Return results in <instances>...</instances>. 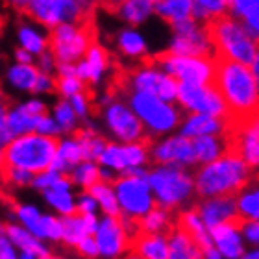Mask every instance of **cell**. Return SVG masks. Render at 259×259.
Returning <instances> with one entry per match:
<instances>
[{
	"label": "cell",
	"instance_id": "31",
	"mask_svg": "<svg viewBox=\"0 0 259 259\" xmlns=\"http://www.w3.org/2000/svg\"><path fill=\"white\" fill-rule=\"evenodd\" d=\"M74 137H78V141L81 143L85 159H89V161H98L106 150V146H108V141L91 128L74 130Z\"/></svg>",
	"mask_w": 259,
	"mask_h": 259
},
{
	"label": "cell",
	"instance_id": "30",
	"mask_svg": "<svg viewBox=\"0 0 259 259\" xmlns=\"http://www.w3.org/2000/svg\"><path fill=\"white\" fill-rule=\"evenodd\" d=\"M24 15H30L32 19L49 28L61 24L60 15H58V0H32L24 11Z\"/></svg>",
	"mask_w": 259,
	"mask_h": 259
},
{
	"label": "cell",
	"instance_id": "35",
	"mask_svg": "<svg viewBox=\"0 0 259 259\" xmlns=\"http://www.w3.org/2000/svg\"><path fill=\"white\" fill-rule=\"evenodd\" d=\"M117 47L124 56L128 58H134V60L141 61L146 54V45L143 41L139 33L132 32V30H122L119 33V39H117Z\"/></svg>",
	"mask_w": 259,
	"mask_h": 259
},
{
	"label": "cell",
	"instance_id": "9",
	"mask_svg": "<svg viewBox=\"0 0 259 259\" xmlns=\"http://www.w3.org/2000/svg\"><path fill=\"white\" fill-rule=\"evenodd\" d=\"M115 191L119 196L122 215L134 221H141L150 209L156 207V196L148 182V176L122 174L115 180Z\"/></svg>",
	"mask_w": 259,
	"mask_h": 259
},
{
	"label": "cell",
	"instance_id": "2",
	"mask_svg": "<svg viewBox=\"0 0 259 259\" xmlns=\"http://www.w3.org/2000/svg\"><path fill=\"white\" fill-rule=\"evenodd\" d=\"M252 180V168L243 157L235 152H224L215 161L202 165L196 176V194L200 198H213V196H237L246 189Z\"/></svg>",
	"mask_w": 259,
	"mask_h": 259
},
{
	"label": "cell",
	"instance_id": "27",
	"mask_svg": "<svg viewBox=\"0 0 259 259\" xmlns=\"http://www.w3.org/2000/svg\"><path fill=\"white\" fill-rule=\"evenodd\" d=\"M87 191L98 200V205H100V209H102L104 215H111V217L122 215V209H120L119 196H117L115 185H111L109 182L100 180V182H97L95 185H91Z\"/></svg>",
	"mask_w": 259,
	"mask_h": 259
},
{
	"label": "cell",
	"instance_id": "41",
	"mask_svg": "<svg viewBox=\"0 0 259 259\" xmlns=\"http://www.w3.org/2000/svg\"><path fill=\"white\" fill-rule=\"evenodd\" d=\"M19 39H21V45L26 50H30L32 54H43L47 45H49V39H43L35 30L28 26H21L19 30Z\"/></svg>",
	"mask_w": 259,
	"mask_h": 259
},
{
	"label": "cell",
	"instance_id": "55",
	"mask_svg": "<svg viewBox=\"0 0 259 259\" xmlns=\"http://www.w3.org/2000/svg\"><path fill=\"white\" fill-rule=\"evenodd\" d=\"M19 259H41V257H39L35 252H32V250H21Z\"/></svg>",
	"mask_w": 259,
	"mask_h": 259
},
{
	"label": "cell",
	"instance_id": "1",
	"mask_svg": "<svg viewBox=\"0 0 259 259\" xmlns=\"http://www.w3.org/2000/svg\"><path fill=\"white\" fill-rule=\"evenodd\" d=\"M211 85L224 98L230 109L228 119H243L259 111V83L252 65L213 54Z\"/></svg>",
	"mask_w": 259,
	"mask_h": 259
},
{
	"label": "cell",
	"instance_id": "47",
	"mask_svg": "<svg viewBox=\"0 0 259 259\" xmlns=\"http://www.w3.org/2000/svg\"><path fill=\"white\" fill-rule=\"evenodd\" d=\"M76 248H78V252H80L85 259H95L100 255V248H98V243H97V237H95V235H87Z\"/></svg>",
	"mask_w": 259,
	"mask_h": 259
},
{
	"label": "cell",
	"instance_id": "32",
	"mask_svg": "<svg viewBox=\"0 0 259 259\" xmlns=\"http://www.w3.org/2000/svg\"><path fill=\"white\" fill-rule=\"evenodd\" d=\"M61 221H63V243L76 248V246L89 235V230H87V224H85V217L76 211L72 215L61 217Z\"/></svg>",
	"mask_w": 259,
	"mask_h": 259
},
{
	"label": "cell",
	"instance_id": "58",
	"mask_svg": "<svg viewBox=\"0 0 259 259\" xmlns=\"http://www.w3.org/2000/svg\"><path fill=\"white\" fill-rule=\"evenodd\" d=\"M43 259H65V257H60V255H52V254H50L49 257H43Z\"/></svg>",
	"mask_w": 259,
	"mask_h": 259
},
{
	"label": "cell",
	"instance_id": "37",
	"mask_svg": "<svg viewBox=\"0 0 259 259\" xmlns=\"http://www.w3.org/2000/svg\"><path fill=\"white\" fill-rule=\"evenodd\" d=\"M152 4L154 2H150V0H126L120 13L130 24H139V22H145L148 15L154 11Z\"/></svg>",
	"mask_w": 259,
	"mask_h": 259
},
{
	"label": "cell",
	"instance_id": "51",
	"mask_svg": "<svg viewBox=\"0 0 259 259\" xmlns=\"http://www.w3.org/2000/svg\"><path fill=\"white\" fill-rule=\"evenodd\" d=\"M126 0H98V6L104 8L108 13H120Z\"/></svg>",
	"mask_w": 259,
	"mask_h": 259
},
{
	"label": "cell",
	"instance_id": "11",
	"mask_svg": "<svg viewBox=\"0 0 259 259\" xmlns=\"http://www.w3.org/2000/svg\"><path fill=\"white\" fill-rule=\"evenodd\" d=\"M178 102L193 113H207L213 117H221V119L230 117V109H228L224 98L217 91V87L211 83L209 85H196V83L180 81Z\"/></svg>",
	"mask_w": 259,
	"mask_h": 259
},
{
	"label": "cell",
	"instance_id": "39",
	"mask_svg": "<svg viewBox=\"0 0 259 259\" xmlns=\"http://www.w3.org/2000/svg\"><path fill=\"white\" fill-rule=\"evenodd\" d=\"M87 89H91V87L87 85L80 76H58L56 78V91L65 98L74 97V95L87 91Z\"/></svg>",
	"mask_w": 259,
	"mask_h": 259
},
{
	"label": "cell",
	"instance_id": "46",
	"mask_svg": "<svg viewBox=\"0 0 259 259\" xmlns=\"http://www.w3.org/2000/svg\"><path fill=\"white\" fill-rule=\"evenodd\" d=\"M76 204H78V213H83V215H97V211L100 209L98 200L95 198L89 191L80 194V196L76 198Z\"/></svg>",
	"mask_w": 259,
	"mask_h": 259
},
{
	"label": "cell",
	"instance_id": "54",
	"mask_svg": "<svg viewBox=\"0 0 259 259\" xmlns=\"http://www.w3.org/2000/svg\"><path fill=\"white\" fill-rule=\"evenodd\" d=\"M17 60H19V63H32V52L26 49L17 50Z\"/></svg>",
	"mask_w": 259,
	"mask_h": 259
},
{
	"label": "cell",
	"instance_id": "16",
	"mask_svg": "<svg viewBox=\"0 0 259 259\" xmlns=\"http://www.w3.org/2000/svg\"><path fill=\"white\" fill-rule=\"evenodd\" d=\"M198 211L207 228H215L224 222L241 221L237 207V196L235 194H226V196H213V198H204L198 205Z\"/></svg>",
	"mask_w": 259,
	"mask_h": 259
},
{
	"label": "cell",
	"instance_id": "52",
	"mask_svg": "<svg viewBox=\"0 0 259 259\" xmlns=\"http://www.w3.org/2000/svg\"><path fill=\"white\" fill-rule=\"evenodd\" d=\"M202 254H204V259H222L224 255L221 254V250L217 248L215 244L209 246V248H204L202 250Z\"/></svg>",
	"mask_w": 259,
	"mask_h": 259
},
{
	"label": "cell",
	"instance_id": "14",
	"mask_svg": "<svg viewBox=\"0 0 259 259\" xmlns=\"http://www.w3.org/2000/svg\"><path fill=\"white\" fill-rule=\"evenodd\" d=\"M95 237L100 248V255L106 259H119L128 250H132V237L120 217L104 215Z\"/></svg>",
	"mask_w": 259,
	"mask_h": 259
},
{
	"label": "cell",
	"instance_id": "7",
	"mask_svg": "<svg viewBox=\"0 0 259 259\" xmlns=\"http://www.w3.org/2000/svg\"><path fill=\"white\" fill-rule=\"evenodd\" d=\"M148 182L152 185L157 205L174 209L189 202L196 193V184L185 167L176 165H157L148 172Z\"/></svg>",
	"mask_w": 259,
	"mask_h": 259
},
{
	"label": "cell",
	"instance_id": "50",
	"mask_svg": "<svg viewBox=\"0 0 259 259\" xmlns=\"http://www.w3.org/2000/svg\"><path fill=\"white\" fill-rule=\"evenodd\" d=\"M15 244L2 233V237H0V259H19V255L15 254Z\"/></svg>",
	"mask_w": 259,
	"mask_h": 259
},
{
	"label": "cell",
	"instance_id": "28",
	"mask_svg": "<svg viewBox=\"0 0 259 259\" xmlns=\"http://www.w3.org/2000/svg\"><path fill=\"white\" fill-rule=\"evenodd\" d=\"M13 215L22 226L39 239H45V213L32 204H15L13 205Z\"/></svg>",
	"mask_w": 259,
	"mask_h": 259
},
{
	"label": "cell",
	"instance_id": "25",
	"mask_svg": "<svg viewBox=\"0 0 259 259\" xmlns=\"http://www.w3.org/2000/svg\"><path fill=\"white\" fill-rule=\"evenodd\" d=\"M43 74V70L33 67L30 63H19L10 67L8 70V81L17 89H24V91L37 93L39 78Z\"/></svg>",
	"mask_w": 259,
	"mask_h": 259
},
{
	"label": "cell",
	"instance_id": "43",
	"mask_svg": "<svg viewBox=\"0 0 259 259\" xmlns=\"http://www.w3.org/2000/svg\"><path fill=\"white\" fill-rule=\"evenodd\" d=\"M230 11L233 15L241 17L243 21L254 19V17L259 15V0H232Z\"/></svg>",
	"mask_w": 259,
	"mask_h": 259
},
{
	"label": "cell",
	"instance_id": "3",
	"mask_svg": "<svg viewBox=\"0 0 259 259\" xmlns=\"http://www.w3.org/2000/svg\"><path fill=\"white\" fill-rule=\"evenodd\" d=\"M202 24L207 32L215 54L248 65L254 63L259 56L257 37H254V33L246 28V24H241L230 10L205 19Z\"/></svg>",
	"mask_w": 259,
	"mask_h": 259
},
{
	"label": "cell",
	"instance_id": "22",
	"mask_svg": "<svg viewBox=\"0 0 259 259\" xmlns=\"http://www.w3.org/2000/svg\"><path fill=\"white\" fill-rule=\"evenodd\" d=\"M176 226H180L182 230H185V232L189 233L191 237L198 243V246L202 250L204 248H209V246H213V237H211V232L209 228H207V224L204 222V219H202V215H200L198 207L196 209H185L182 211L178 215V222H176Z\"/></svg>",
	"mask_w": 259,
	"mask_h": 259
},
{
	"label": "cell",
	"instance_id": "29",
	"mask_svg": "<svg viewBox=\"0 0 259 259\" xmlns=\"http://www.w3.org/2000/svg\"><path fill=\"white\" fill-rule=\"evenodd\" d=\"M141 232L145 233H170L172 232V215L170 209L156 205L139 221Z\"/></svg>",
	"mask_w": 259,
	"mask_h": 259
},
{
	"label": "cell",
	"instance_id": "33",
	"mask_svg": "<svg viewBox=\"0 0 259 259\" xmlns=\"http://www.w3.org/2000/svg\"><path fill=\"white\" fill-rule=\"evenodd\" d=\"M237 207L243 221H259V185L246 187L237 194Z\"/></svg>",
	"mask_w": 259,
	"mask_h": 259
},
{
	"label": "cell",
	"instance_id": "38",
	"mask_svg": "<svg viewBox=\"0 0 259 259\" xmlns=\"http://www.w3.org/2000/svg\"><path fill=\"white\" fill-rule=\"evenodd\" d=\"M194 2V19L204 22L205 19L230 10L232 0H193Z\"/></svg>",
	"mask_w": 259,
	"mask_h": 259
},
{
	"label": "cell",
	"instance_id": "17",
	"mask_svg": "<svg viewBox=\"0 0 259 259\" xmlns=\"http://www.w3.org/2000/svg\"><path fill=\"white\" fill-rule=\"evenodd\" d=\"M211 237L213 243L221 254L226 259H241L244 254V243H243V219L233 222H224L219 226L211 228Z\"/></svg>",
	"mask_w": 259,
	"mask_h": 259
},
{
	"label": "cell",
	"instance_id": "23",
	"mask_svg": "<svg viewBox=\"0 0 259 259\" xmlns=\"http://www.w3.org/2000/svg\"><path fill=\"white\" fill-rule=\"evenodd\" d=\"M81 161H85V154H83V146L78 141V137H69V139L60 141V148L56 154V159L52 163L54 170L63 174H70L74 170L76 165H80Z\"/></svg>",
	"mask_w": 259,
	"mask_h": 259
},
{
	"label": "cell",
	"instance_id": "12",
	"mask_svg": "<svg viewBox=\"0 0 259 259\" xmlns=\"http://www.w3.org/2000/svg\"><path fill=\"white\" fill-rule=\"evenodd\" d=\"M104 117L109 132L120 141V143H135V141L146 139V126L135 113L132 106H126L120 100H111L104 106Z\"/></svg>",
	"mask_w": 259,
	"mask_h": 259
},
{
	"label": "cell",
	"instance_id": "36",
	"mask_svg": "<svg viewBox=\"0 0 259 259\" xmlns=\"http://www.w3.org/2000/svg\"><path fill=\"white\" fill-rule=\"evenodd\" d=\"M47 204L56 209L61 217L72 215L78 211V204H76V198L72 196L70 191H56V189H49L43 193Z\"/></svg>",
	"mask_w": 259,
	"mask_h": 259
},
{
	"label": "cell",
	"instance_id": "53",
	"mask_svg": "<svg viewBox=\"0 0 259 259\" xmlns=\"http://www.w3.org/2000/svg\"><path fill=\"white\" fill-rule=\"evenodd\" d=\"M30 2H32V0H8V4H10L11 8H15L19 13H24L26 8L30 6Z\"/></svg>",
	"mask_w": 259,
	"mask_h": 259
},
{
	"label": "cell",
	"instance_id": "4",
	"mask_svg": "<svg viewBox=\"0 0 259 259\" xmlns=\"http://www.w3.org/2000/svg\"><path fill=\"white\" fill-rule=\"evenodd\" d=\"M58 148L60 139L56 135L39 132L19 135L10 145L2 146V167H19L39 174L52 167Z\"/></svg>",
	"mask_w": 259,
	"mask_h": 259
},
{
	"label": "cell",
	"instance_id": "26",
	"mask_svg": "<svg viewBox=\"0 0 259 259\" xmlns=\"http://www.w3.org/2000/svg\"><path fill=\"white\" fill-rule=\"evenodd\" d=\"M156 13L168 24L193 19L194 2L193 0H159L156 4Z\"/></svg>",
	"mask_w": 259,
	"mask_h": 259
},
{
	"label": "cell",
	"instance_id": "24",
	"mask_svg": "<svg viewBox=\"0 0 259 259\" xmlns=\"http://www.w3.org/2000/svg\"><path fill=\"white\" fill-rule=\"evenodd\" d=\"M168 259H204V254L189 233L174 226L168 235Z\"/></svg>",
	"mask_w": 259,
	"mask_h": 259
},
{
	"label": "cell",
	"instance_id": "44",
	"mask_svg": "<svg viewBox=\"0 0 259 259\" xmlns=\"http://www.w3.org/2000/svg\"><path fill=\"white\" fill-rule=\"evenodd\" d=\"M45 239L47 241H63V221L54 215H45Z\"/></svg>",
	"mask_w": 259,
	"mask_h": 259
},
{
	"label": "cell",
	"instance_id": "57",
	"mask_svg": "<svg viewBox=\"0 0 259 259\" xmlns=\"http://www.w3.org/2000/svg\"><path fill=\"white\" fill-rule=\"evenodd\" d=\"M119 259H143V257H141L137 252H134V250H132V252H126V254H122Z\"/></svg>",
	"mask_w": 259,
	"mask_h": 259
},
{
	"label": "cell",
	"instance_id": "34",
	"mask_svg": "<svg viewBox=\"0 0 259 259\" xmlns=\"http://www.w3.org/2000/svg\"><path fill=\"white\" fill-rule=\"evenodd\" d=\"M100 170H102V168L98 167L97 161L85 159V161H81L80 165H76L74 170H72L69 176L72 178L74 185H78V187L87 191L91 185H95L97 182L102 180V172H100Z\"/></svg>",
	"mask_w": 259,
	"mask_h": 259
},
{
	"label": "cell",
	"instance_id": "13",
	"mask_svg": "<svg viewBox=\"0 0 259 259\" xmlns=\"http://www.w3.org/2000/svg\"><path fill=\"white\" fill-rule=\"evenodd\" d=\"M148 156H152V148L150 139L146 137L143 141L124 143V145L108 143L98 161L102 167L111 168L115 172H126L132 167H143L148 161Z\"/></svg>",
	"mask_w": 259,
	"mask_h": 259
},
{
	"label": "cell",
	"instance_id": "40",
	"mask_svg": "<svg viewBox=\"0 0 259 259\" xmlns=\"http://www.w3.org/2000/svg\"><path fill=\"white\" fill-rule=\"evenodd\" d=\"M76 117H78V113L74 111L70 100L69 102H67V100H60V102L56 104L54 119L58 120L61 132H74L76 130Z\"/></svg>",
	"mask_w": 259,
	"mask_h": 259
},
{
	"label": "cell",
	"instance_id": "8",
	"mask_svg": "<svg viewBox=\"0 0 259 259\" xmlns=\"http://www.w3.org/2000/svg\"><path fill=\"white\" fill-rule=\"evenodd\" d=\"M126 97L130 98V106L139 119L145 122L146 130L150 135L168 134L170 130L178 126L182 115L172 104L163 100V98L150 95V93L130 91Z\"/></svg>",
	"mask_w": 259,
	"mask_h": 259
},
{
	"label": "cell",
	"instance_id": "6",
	"mask_svg": "<svg viewBox=\"0 0 259 259\" xmlns=\"http://www.w3.org/2000/svg\"><path fill=\"white\" fill-rule=\"evenodd\" d=\"M137 65H148L174 76L180 81L209 85L213 80V56H182L170 50L154 56H145Z\"/></svg>",
	"mask_w": 259,
	"mask_h": 259
},
{
	"label": "cell",
	"instance_id": "45",
	"mask_svg": "<svg viewBox=\"0 0 259 259\" xmlns=\"http://www.w3.org/2000/svg\"><path fill=\"white\" fill-rule=\"evenodd\" d=\"M63 172H58V170H54V168H49V170H43V172L35 174V178H33V184L32 187L37 191H49L52 185L60 180V176Z\"/></svg>",
	"mask_w": 259,
	"mask_h": 259
},
{
	"label": "cell",
	"instance_id": "18",
	"mask_svg": "<svg viewBox=\"0 0 259 259\" xmlns=\"http://www.w3.org/2000/svg\"><path fill=\"white\" fill-rule=\"evenodd\" d=\"M109 67H113L111 56H109L108 50L104 49L102 45H98V41H97V43H93V47L89 49L85 60L80 61V65H78V76H80L85 83H89V87H93L100 78H102V74Z\"/></svg>",
	"mask_w": 259,
	"mask_h": 259
},
{
	"label": "cell",
	"instance_id": "56",
	"mask_svg": "<svg viewBox=\"0 0 259 259\" xmlns=\"http://www.w3.org/2000/svg\"><path fill=\"white\" fill-rule=\"evenodd\" d=\"M241 259H259V250H250V252H244Z\"/></svg>",
	"mask_w": 259,
	"mask_h": 259
},
{
	"label": "cell",
	"instance_id": "42",
	"mask_svg": "<svg viewBox=\"0 0 259 259\" xmlns=\"http://www.w3.org/2000/svg\"><path fill=\"white\" fill-rule=\"evenodd\" d=\"M4 174V182L11 187H24V185H32L35 174L26 170V168L19 167H2Z\"/></svg>",
	"mask_w": 259,
	"mask_h": 259
},
{
	"label": "cell",
	"instance_id": "49",
	"mask_svg": "<svg viewBox=\"0 0 259 259\" xmlns=\"http://www.w3.org/2000/svg\"><path fill=\"white\" fill-rule=\"evenodd\" d=\"M35 132L45 134V135H58L61 132V128H60V124H58V120L56 119H50L49 115H43V117H39V122H37Z\"/></svg>",
	"mask_w": 259,
	"mask_h": 259
},
{
	"label": "cell",
	"instance_id": "48",
	"mask_svg": "<svg viewBox=\"0 0 259 259\" xmlns=\"http://www.w3.org/2000/svg\"><path fill=\"white\" fill-rule=\"evenodd\" d=\"M243 235L250 246H259V221H243Z\"/></svg>",
	"mask_w": 259,
	"mask_h": 259
},
{
	"label": "cell",
	"instance_id": "19",
	"mask_svg": "<svg viewBox=\"0 0 259 259\" xmlns=\"http://www.w3.org/2000/svg\"><path fill=\"white\" fill-rule=\"evenodd\" d=\"M226 132V119L213 117L207 113L189 115L182 124L180 134L185 137H200V135H224Z\"/></svg>",
	"mask_w": 259,
	"mask_h": 259
},
{
	"label": "cell",
	"instance_id": "10",
	"mask_svg": "<svg viewBox=\"0 0 259 259\" xmlns=\"http://www.w3.org/2000/svg\"><path fill=\"white\" fill-rule=\"evenodd\" d=\"M224 139L228 150L239 154L252 170H259V111L243 119H228Z\"/></svg>",
	"mask_w": 259,
	"mask_h": 259
},
{
	"label": "cell",
	"instance_id": "21",
	"mask_svg": "<svg viewBox=\"0 0 259 259\" xmlns=\"http://www.w3.org/2000/svg\"><path fill=\"white\" fill-rule=\"evenodd\" d=\"M2 233L10 239L11 243L15 244L17 248L32 250V252H35L41 259L50 255V250L43 244V239L35 237L30 230H26V228L22 226L21 222H19V224H13V222L4 224V226H2Z\"/></svg>",
	"mask_w": 259,
	"mask_h": 259
},
{
	"label": "cell",
	"instance_id": "5",
	"mask_svg": "<svg viewBox=\"0 0 259 259\" xmlns=\"http://www.w3.org/2000/svg\"><path fill=\"white\" fill-rule=\"evenodd\" d=\"M93 43H97L95 17L83 22H61L49 35V50L56 63H76L87 56Z\"/></svg>",
	"mask_w": 259,
	"mask_h": 259
},
{
	"label": "cell",
	"instance_id": "59",
	"mask_svg": "<svg viewBox=\"0 0 259 259\" xmlns=\"http://www.w3.org/2000/svg\"><path fill=\"white\" fill-rule=\"evenodd\" d=\"M150 2H159V0H150Z\"/></svg>",
	"mask_w": 259,
	"mask_h": 259
},
{
	"label": "cell",
	"instance_id": "15",
	"mask_svg": "<svg viewBox=\"0 0 259 259\" xmlns=\"http://www.w3.org/2000/svg\"><path fill=\"white\" fill-rule=\"evenodd\" d=\"M152 159L157 165H176V167L198 165L193 137H185L182 134L152 146Z\"/></svg>",
	"mask_w": 259,
	"mask_h": 259
},
{
	"label": "cell",
	"instance_id": "20",
	"mask_svg": "<svg viewBox=\"0 0 259 259\" xmlns=\"http://www.w3.org/2000/svg\"><path fill=\"white\" fill-rule=\"evenodd\" d=\"M132 250L143 259H168V235L139 232L132 239Z\"/></svg>",
	"mask_w": 259,
	"mask_h": 259
}]
</instances>
